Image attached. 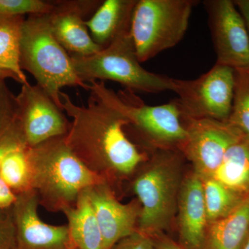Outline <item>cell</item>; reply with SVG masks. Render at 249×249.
<instances>
[{"label": "cell", "instance_id": "obj_5", "mask_svg": "<svg viewBox=\"0 0 249 249\" xmlns=\"http://www.w3.org/2000/svg\"><path fill=\"white\" fill-rule=\"evenodd\" d=\"M196 0H137L130 34L141 63L178 45L189 26Z\"/></svg>", "mask_w": 249, "mask_h": 249}, {"label": "cell", "instance_id": "obj_15", "mask_svg": "<svg viewBox=\"0 0 249 249\" xmlns=\"http://www.w3.org/2000/svg\"><path fill=\"white\" fill-rule=\"evenodd\" d=\"M180 234L188 249H201L207 224L203 181L196 174L187 178L181 188L179 201Z\"/></svg>", "mask_w": 249, "mask_h": 249}, {"label": "cell", "instance_id": "obj_11", "mask_svg": "<svg viewBox=\"0 0 249 249\" xmlns=\"http://www.w3.org/2000/svg\"><path fill=\"white\" fill-rule=\"evenodd\" d=\"M182 121L187 130L182 150L201 179L213 178L229 147L242 136L227 122L183 117Z\"/></svg>", "mask_w": 249, "mask_h": 249}, {"label": "cell", "instance_id": "obj_3", "mask_svg": "<svg viewBox=\"0 0 249 249\" xmlns=\"http://www.w3.org/2000/svg\"><path fill=\"white\" fill-rule=\"evenodd\" d=\"M19 63L62 109L60 97L65 87L89 89L77 76L71 57L54 37L47 14L31 15L24 19L21 34ZM63 110V109H62Z\"/></svg>", "mask_w": 249, "mask_h": 249}, {"label": "cell", "instance_id": "obj_24", "mask_svg": "<svg viewBox=\"0 0 249 249\" xmlns=\"http://www.w3.org/2000/svg\"><path fill=\"white\" fill-rule=\"evenodd\" d=\"M54 1L44 0H0V16H24L52 12Z\"/></svg>", "mask_w": 249, "mask_h": 249}, {"label": "cell", "instance_id": "obj_12", "mask_svg": "<svg viewBox=\"0 0 249 249\" xmlns=\"http://www.w3.org/2000/svg\"><path fill=\"white\" fill-rule=\"evenodd\" d=\"M38 196L33 190L18 196L14 206L17 249H78L68 226H53L41 219L37 213Z\"/></svg>", "mask_w": 249, "mask_h": 249}, {"label": "cell", "instance_id": "obj_19", "mask_svg": "<svg viewBox=\"0 0 249 249\" xmlns=\"http://www.w3.org/2000/svg\"><path fill=\"white\" fill-rule=\"evenodd\" d=\"M213 178L241 196L249 195V142L243 137L229 147Z\"/></svg>", "mask_w": 249, "mask_h": 249}, {"label": "cell", "instance_id": "obj_29", "mask_svg": "<svg viewBox=\"0 0 249 249\" xmlns=\"http://www.w3.org/2000/svg\"><path fill=\"white\" fill-rule=\"evenodd\" d=\"M17 199L18 196L14 194V191L0 177V210L13 206Z\"/></svg>", "mask_w": 249, "mask_h": 249}, {"label": "cell", "instance_id": "obj_13", "mask_svg": "<svg viewBox=\"0 0 249 249\" xmlns=\"http://www.w3.org/2000/svg\"><path fill=\"white\" fill-rule=\"evenodd\" d=\"M98 1H54L47 14L54 37L70 55L89 56L101 51L85 24L84 17L101 4Z\"/></svg>", "mask_w": 249, "mask_h": 249}, {"label": "cell", "instance_id": "obj_28", "mask_svg": "<svg viewBox=\"0 0 249 249\" xmlns=\"http://www.w3.org/2000/svg\"><path fill=\"white\" fill-rule=\"evenodd\" d=\"M116 249H155L150 241L142 234L134 232L121 240Z\"/></svg>", "mask_w": 249, "mask_h": 249}, {"label": "cell", "instance_id": "obj_33", "mask_svg": "<svg viewBox=\"0 0 249 249\" xmlns=\"http://www.w3.org/2000/svg\"><path fill=\"white\" fill-rule=\"evenodd\" d=\"M242 249H249V233L247 240L245 241V245H244L243 247H242Z\"/></svg>", "mask_w": 249, "mask_h": 249}, {"label": "cell", "instance_id": "obj_2", "mask_svg": "<svg viewBox=\"0 0 249 249\" xmlns=\"http://www.w3.org/2000/svg\"><path fill=\"white\" fill-rule=\"evenodd\" d=\"M31 188L48 209L73 206L82 192L103 183L69 147L64 137L27 147Z\"/></svg>", "mask_w": 249, "mask_h": 249}, {"label": "cell", "instance_id": "obj_14", "mask_svg": "<svg viewBox=\"0 0 249 249\" xmlns=\"http://www.w3.org/2000/svg\"><path fill=\"white\" fill-rule=\"evenodd\" d=\"M97 219L103 239L102 249H111L134 234L141 209L135 203L123 204L102 183L85 190Z\"/></svg>", "mask_w": 249, "mask_h": 249}, {"label": "cell", "instance_id": "obj_4", "mask_svg": "<svg viewBox=\"0 0 249 249\" xmlns=\"http://www.w3.org/2000/svg\"><path fill=\"white\" fill-rule=\"evenodd\" d=\"M70 57L77 76L83 83L111 80L134 93H157L173 89V78L152 73L142 66L130 30L93 55Z\"/></svg>", "mask_w": 249, "mask_h": 249}, {"label": "cell", "instance_id": "obj_26", "mask_svg": "<svg viewBox=\"0 0 249 249\" xmlns=\"http://www.w3.org/2000/svg\"><path fill=\"white\" fill-rule=\"evenodd\" d=\"M26 145L16 120L10 128L0 137V166L10 152Z\"/></svg>", "mask_w": 249, "mask_h": 249}, {"label": "cell", "instance_id": "obj_32", "mask_svg": "<svg viewBox=\"0 0 249 249\" xmlns=\"http://www.w3.org/2000/svg\"><path fill=\"white\" fill-rule=\"evenodd\" d=\"M6 78H12L18 82L17 78L11 72L6 71V70H3L0 67V79L5 80Z\"/></svg>", "mask_w": 249, "mask_h": 249}, {"label": "cell", "instance_id": "obj_9", "mask_svg": "<svg viewBox=\"0 0 249 249\" xmlns=\"http://www.w3.org/2000/svg\"><path fill=\"white\" fill-rule=\"evenodd\" d=\"M217 55L216 63L249 70V33L245 19L231 0L203 1Z\"/></svg>", "mask_w": 249, "mask_h": 249}, {"label": "cell", "instance_id": "obj_10", "mask_svg": "<svg viewBox=\"0 0 249 249\" xmlns=\"http://www.w3.org/2000/svg\"><path fill=\"white\" fill-rule=\"evenodd\" d=\"M171 162L170 158L162 159L134 182V191L142 204L139 221L142 232L159 231L173 217L178 179Z\"/></svg>", "mask_w": 249, "mask_h": 249}, {"label": "cell", "instance_id": "obj_17", "mask_svg": "<svg viewBox=\"0 0 249 249\" xmlns=\"http://www.w3.org/2000/svg\"><path fill=\"white\" fill-rule=\"evenodd\" d=\"M249 233V195L230 214L211 224L201 249H242Z\"/></svg>", "mask_w": 249, "mask_h": 249}, {"label": "cell", "instance_id": "obj_25", "mask_svg": "<svg viewBox=\"0 0 249 249\" xmlns=\"http://www.w3.org/2000/svg\"><path fill=\"white\" fill-rule=\"evenodd\" d=\"M16 113V96L9 89L5 80L0 79V137L14 124Z\"/></svg>", "mask_w": 249, "mask_h": 249}, {"label": "cell", "instance_id": "obj_7", "mask_svg": "<svg viewBox=\"0 0 249 249\" xmlns=\"http://www.w3.org/2000/svg\"><path fill=\"white\" fill-rule=\"evenodd\" d=\"M235 70L215 63L195 80L173 78V91L181 116L190 119H213L227 122L235 92Z\"/></svg>", "mask_w": 249, "mask_h": 249}, {"label": "cell", "instance_id": "obj_20", "mask_svg": "<svg viewBox=\"0 0 249 249\" xmlns=\"http://www.w3.org/2000/svg\"><path fill=\"white\" fill-rule=\"evenodd\" d=\"M24 16H0V67L12 73L18 83H29L19 63Z\"/></svg>", "mask_w": 249, "mask_h": 249}, {"label": "cell", "instance_id": "obj_31", "mask_svg": "<svg viewBox=\"0 0 249 249\" xmlns=\"http://www.w3.org/2000/svg\"><path fill=\"white\" fill-rule=\"evenodd\" d=\"M158 249H185L182 247H179L173 242V241L169 240H163L160 241L158 244Z\"/></svg>", "mask_w": 249, "mask_h": 249}, {"label": "cell", "instance_id": "obj_8", "mask_svg": "<svg viewBox=\"0 0 249 249\" xmlns=\"http://www.w3.org/2000/svg\"><path fill=\"white\" fill-rule=\"evenodd\" d=\"M16 99V122L27 147L66 135L70 123L61 108L40 86L29 83L22 85Z\"/></svg>", "mask_w": 249, "mask_h": 249}, {"label": "cell", "instance_id": "obj_18", "mask_svg": "<svg viewBox=\"0 0 249 249\" xmlns=\"http://www.w3.org/2000/svg\"><path fill=\"white\" fill-rule=\"evenodd\" d=\"M68 220V228L78 249H102L103 239L92 206L85 191L76 204L62 210Z\"/></svg>", "mask_w": 249, "mask_h": 249}, {"label": "cell", "instance_id": "obj_30", "mask_svg": "<svg viewBox=\"0 0 249 249\" xmlns=\"http://www.w3.org/2000/svg\"><path fill=\"white\" fill-rule=\"evenodd\" d=\"M235 4L245 19L249 33V0H238Z\"/></svg>", "mask_w": 249, "mask_h": 249}, {"label": "cell", "instance_id": "obj_22", "mask_svg": "<svg viewBox=\"0 0 249 249\" xmlns=\"http://www.w3.org/2000/svg\"><path fill=\"white\" fill-rule=\"evenodd\" d=\"M27 147L24 145L10 152L0 166L1 178L13 191L21 193L31 190Z\"/></svg>", "mask_w": 249, "mask_h": 249}, {"label": "cell", "instance_id": "obj_27", "mask_svg": "<svg viewBox=\"0 0 249 249\" xmlns=\"http://www.w3.org/2000/svg\"><path fill=\"white\" fill-rule=\"evenodd\" d=\"M16 245L14 222L0 211V249H11Z\"/></svg>", "mask_w": 249, "mask_h": 249}, {"label": "cell", "instance_id": "obj_21", "mask_svg": "<svg viewBox=\"0 0 249 249\" xmlns=\"http://www.w3.org/2000/svg\"><path fill=\"white\" fill-rule=\"evenodd\" d=\"M201 180L207 220L211 224L227 217L245 197L229 189L213 178Z\"/></svg>", "mask_w": 249, "mask_h": 249}, {"label": "cell", "instance_id": "obj_6", "mask_svg": "<svg viewBox=\"0 0 249 249\" xmlns=\"http://www.w3.org/2000/svg\"><path fill=\"white\" fill-rule=\"evenodd\" d=\"M88 86L90 94L120 113L128 121L127 125L133 124L152 142L183 146L187 130L175 99L161 106H150L133 91L125 89L116 93L104 82H90Z\"/></svg>", "mask_w": 249, "mask_h": 249}, {"label": "cell", "instance_id": "obj_1", "mask_svg": "<svg viewBox=\"0 0 249 249\" xmlns=\"http://www.w3.org/2000/svg\"><path fill=\"white\" fill-rule=\"evenodd\" d=\"M60 97L62 109L72 118L65 142L90 170L98 174L108 168L127 175L144 160L124 132L129 123L120 113L91 94L87 106L75 104L62 91Z\"/></svg>", "mask_w": 249, "mask_h": 249}, {"label": "cell", "instance_id": "obj_16", "mask_svg": "<svg viewBox=\"0 0 249 249\" xmlns=\"http://www.w3.org/2000/svg\"><path fill=\"white\" fill-rule=\"evenodd\" d=\"M137 0H106L85 24L96 45L105 49L121 34L130 30Z\"/></svg>", "mask_w": 249, "mask_h": 249}, {"label": "cell", "instance_id": "obj_23", "mask_svg": "<svg viewBox=\"0 0 249 249\" xmlns=\"http://www.w3.org/2000/svg\"><path fill=\"white\" fill-rule=\"evenodd\" d=\"M235 71L233 102L227 122L249 142V70Z\"/></svg>", "mask_w": 249, "mask_h": 249}]
</instances>
